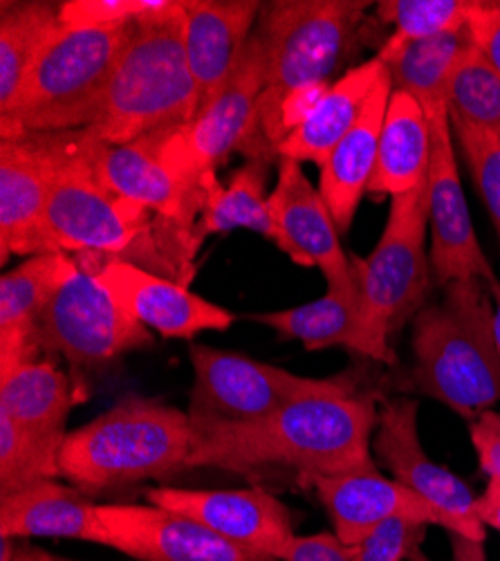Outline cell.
<instances>
[{
	"label": "cell",
	"instance_id": "6da1fadb",
	"mask_svg": "<svg viewBox=\"0 0 500 561\" xmlns=\"http://www.w3.org/2000/svg\"><path fill=\"white\" fill-rule=\"evenodd\" d=\"M382 400L375 370L352 368V378L339 391L292 402L254 425L194 434L189 467L239 474L292 470L303 485L371 470Z\"/></svg>",
	"mask_w": 500,
	"mask_h": 561
},
{
	"label": "cell",
	"instance_id": "7a4b0ae2",
	"mask_svg": "<svg viewBox=\"0 0 500 561\" xmlns=\"http://www.w3.org/2000/svg\"><path fill=\"white\" fill-rule=\"evenodd\" d=\"M53 135L57 169L45 229L55 252L121 259L189 286L200 248L196 233L108 192L90 164L85 130Z\"/></svg>",
	"mask_w": 500,
	"mask_h": 561
},
{
	"label": "cell",
	"instance_id": "3957f363",
	"mask_svg": "<svg viewBox=\"0 0 500 561\" xmlns=\"http://www.w3.org/2000/svg\"><path fill=\"white\" fill-rule=\"evenodd\" d=\"M187 0L135 21L126 50L88 117L85 133L106 145L191 124L200 113L187 59Z\"/></svg>",
	"mask_w": 500,
	"mask_h": 561
},
{
	"label": "cell",
	"instance_id": "277c9868",
	"mask_svg": "<svg viewBox=\"0 0 500 561\" xmlns=\"http://www.w3.org/2000/svg\"><path fill=\"white\" fill-rule=\"evenodd\" d=\"M411 321L414 366L395 389L427 396L472 420L500 407V353L491 293L480 278L453 280Z\"/></svg>",
	"mask_w": 500,
	"mask_h": 561
},
{
	"label": "cell",
	"instance_id": "5b68a950",
	"mask_svg": "<svg viewBox=\"0 0 500 561\" xmlns=\"http://www.w3.org/2000/svg\"><path fill=\"white\" fill-rule=\"evenodd\" d=\"M191 451L189 413L160 400L128 396L88 425L68 432L59 470L81 492L100 494L189 470Z\"/></svg>",
	"mask_w": 500,
	"mask_h": 561
},
{
	"label": "cell",
	"instance_id": "8992f818",
	"mask_svg": "<svg viewBox=\"0 0 500 561\" xmlns=\"http://www.w3.org/2000/svg\"><path fill=\"white\" fill-rule=\"evenodd\" d=\"M373 3L354 0H271L263 3L256 38L265 55V92L256 115V147L252 158H269L277 151L267 135L290 92L333 83L330 77L367 41V12Z\"/></svg>",
	"mask_w": 500,
	"mask_h": 561
},
{
	"label": "cell",
	"instance_id": "52a82bcc",
	"mask_svg": "<svg viewBox=\"0 0 500 561\" xmlns=\"http://www.w3.org/2000/svg\"><path fill=\"white\" fill-rule=\"evenodd\" d=\"M132 23L66 30L55 36L10 108L0 111L3 139L30 133L83 130L121 53Z\"/></svg>",
	"mask_w": 500,
	"mask_h": 561
},
{
	"label": "cell",
	"instance_id": "ba28073f",
	"mask_svg": "<svg viewBox=\"0 0 500 561\" xmlns=\"http://www.w3.org/2000/svg\"><path fill=\"white\" fill-rule=\"evenodd\" d=\"M429 227V178L418 190L391 198L388 218L375 250L367 256H350L361 290L363 321L377 348L380 362L395 368L391 346L408 321L427 306L435 284L427 252Z\"/></svg>",
	"mask_w": 500,
	"mask_h": 561
},
{
	"label": "cell",
	"instance_id": "9c48e42d",
	"mask_svg": "<svg viewBox=\"0 0 500 561\" xmlns=\"http://www.w3.org/2000/svg\"><path fill=\"white\" fill-rule=\"evenodd\" d=\"M189 357L194 387L187 413L194 434L260 423L292 402L339 391L352 378V370L319 380L303 378L275 364L205 344H194Z\"/></svg>",
	"mask_w": 500,
	"mask_h": 561
},
{
	"label": "cell",
	"instance_id": "30bf717a",
	"mask_svg": "<svg viewBox=\"0 0 500 561\" xmlns=\"http://www.w3.org/2000/svg\"><path fill=\"white\" fill-rule=\"evenodd\" d=\"M34 344L63 355L77 368H102L126 353L149 348L153 333L79 267L36 319Z\"/></svg>",
	"mask_w": 500,
	"mask_h": 561
},
{
	"label": "cell",
	"instance_id": "8fae6325",
	"mask_svg": "<svg viewBox=\"0 0 500 561\" xmlns=\"http://www.w3.org/2000/svg\"><path fill=\"white\" fill-rule=\"evenodd\" d=\"M265 81L263 45L252 32L218 95L191 124L166 133L162 142L164 162L182 178L205 182V175L216 173L234 151H245L252 158Z\"/></svg>",
	"mask_w": 500,
	"mask_h": 561
},
{
	"label": "cell",
	"instance_id": "7c38bea8",
	"mask_svg": "<svg viewBox=\"0 0 500 561\" xmlns=\"http://www.w3.org/2000/svg\"><path fill=\"white\" fill-rule=\"evenodd\" d=\"M420 404L408 396L384 398L373 436V456L391 472V479L425 499L449 535L485 543L487 528L478 519L472 488L435 462L418 434Z\"/></svg>",
	"mask_w": 500,
	"mask_h": 561
},
{
	"label": "cell",
	"instance_id": "4fadbf2b",
	"mask_svg": "<svg viewBox=\"0 0 500 561\" xmlns=\"http://www.w3.org/2000/svg\"><path fill=\"white\" fill-rule=\"evenodd\" d=\"M427 119L433 135L429 167V256L435 286L446 288L453 280L480 278L491 297H496L500 293V280L496 278L472 225L449 108L431 113Z\"/></svg>",
	"mask_w": 500,
	"mask_h": 561
},
{
	"label": "cell",
	"instance_id": "5bb4252c",
	"mask_svg": "<svg viewBox=\"0 0 500 561\" xmlns=\"http://www.w3.org/2000/svg\"><path fill=\"white\" fill-rule=\"evenodd\" d=\"M74 261L93 274L126 312L160 337L194 340L209 331H230L236 323L232 310L135 263L100 254H81Z\"/></svg>",
	"mask_w": 500,
	"mask_h": 561
},
{
	"label": "cell",
	"instance_id": "9a60e30c",
	"mask_svg": "<svg viewBox=\"0 0 500 561\" xmlns=\"http://www.w3.org/2000/svg\"><path fill=\"white\" fill-rule=\"evenodd\" d=\"M168 130L128 145H106L90 135V164L97 180L115 196L196 233L211 173L205 175V182L175 173L162 156V142Z\"/></svg>",
	"mask_w": 500,
	"mask_h": 561
},
{
	"label": "cell",
	"instance_id": "2e32d148",
	"mask_svg": "<svg viewBox=\"0 0 500 561\" xmlns=\"http://www.w3.org/2000/svg\"><path fill=\"white\" fill-rule=\"evenodd\" d=\"M57 169L53 133H30L0 142V261L55 252L45 209Z\"/></svg>",
	"mask_w": 500,
	"mask_h": 561
},
{
	"label": "cell",
	"instance_id": "e0dca14e",
	"mask_svg": "<svg viewBox=\"0 0 500 561\" xmlns=\"http://www.w3.org/2000/svg\"><path fill=\"white\" fill-rule=\"evenodd\" d=\"M151 505L189 517L218 537L245 550L279 559L294 537V522L286 503L260 488L243 490H179L147 492Z\"/></svg>",
	"mask_w": 500,
	"mask_h": 561
},
{
	"label": "cell",
	"instance_id": "ac0fdd59",
	"mask_svg": "<svg viewBox=\"0 0 500 561\" xmlns=\"http://www.w3.org/2000/svg\"><path fill=\"white\" fill-rule=\"evenodd\" d=\"M108 548L138 561H279L158 505H100Z\"/></svg>",
	"mask_w": 500,
	"mask_h": 561
},
{
	"label": "cell",
	"instance_id": "d6986e66",
	"mask_svg": "<svg viewBox=\"0 0 500 561\" xmlns=\"http://www.w3.org/2000/svg\"><path fill=\"white\" fill-rule=\"evenodd\" d=\"M269 211L283 237V254L296 265L319 267L328 288L350 290L357 286V272L341 248L333 211L299 162L281 158L279 178L269 194Z\"/></svg>",
	"mask_w": 500,
	"mask_h": 561
},
{
	"label": "cell",
	"instance_id": "ffe728a7",
	"mask_svg": "<svg viewBox=\"0 0 500 561\" xmlns=\"http://www.w3.org/2000/svg\"><path fill=\"white\" fill-rule=\"evenodd\" d=\"M307 488L319 496L335 535L348 546H357L388 519H411L442 528L440 514L425 499L395 479H386L377 465L361 472L312 479Z\"/></svg>",
	"mask_w": 500,
	"mask_h": 561
},
{
	"label": "cell",
	"instance_id": "44dd1931",
	"mask_svg": "<svg viewBox=\"0 0 500 561\" xmlns=\"http://www.w3.org/2000/svg\"><path fill=\"white\" fill-rule=\"evenodd\" d=\"M260 0H187V59L198 83L200 111L230 79L252 36Z\"/></svg>",
	"mask_w": 500,
	"mask_h": 561
},
{
	"label": "cell",
	"instance_id": "7402d4cb",
	"mask_svg": "<svg viewBox=\"0 0 500 561\" xmlns=\"http://www.w3.org/2000/svg\"><path fill=\"white\" fill-rule=\"evenodd\" d=\"M79 270L63 252L30 256L0 278V370L38 357L34 325L55 293Z\"/></svg>",
	"mask_w": 500,
	"mask_h": 561
},
{
	"label": "cell",
	"instance_id": "603a6c76",
	"mask_svg": "<svg viewBox=\"0 0 500 561\" xmlns=\"http://www.w3.org/2000/svg\"><path fill=\"white\" fill-rule=\"evenodd\" d=\"M0 537H59L108 548L100 505L79 488L55 479L0 496Z\"/></svg>",
	"mask_w": 500,
	"mask_h": 561
},
{
	"label": "cell",
	"instance_id": "cb8c5ba5",
	"mask_svg": "<svg viewBox=\"0 0 500 561\" xmlns=\"http://www.w3.org/2000/svg\"><path fill=\"white\" fill-rule=\"evenodd\" d=\"M391 92L393 88L384 70L357 124L319 167V192L333 211L339 233H346L350 229L359 203L371 186L377 167L380 133Z\"/></svg>",
	"mask_w": 500,
	"mask_h": 561
},
{
	"label": "cell",
	"instance_id": "d4e9b609",
	"mask_svg": "<svg viewBox=\"0 0 500 561\" xmlns=\"http://www.w3.org/2000/svg\"><path fill=\"white\" fill-rule=\"evenodd\" d=\"M252 319L267 325L269 331H275L283 340L301 342L307 351L346 348L382 364L377 348L369 337L367 321H363L359 278L357 286L350 290L328 288L322 299L301 304L296 308L258 312L252 314Z\"/></svg>",
	"mask_w": 500,
	"mask_h": 561
},
{
	"label": "cell",
	"instance_id": "484cf974",
	"mask_svg": "<svg viewBox=\"0 0 500 561\" xmlns=\"http://www.w3.org/2000/svg\"><path fill=\"white\" fill-rule=\"evenodd\" d=\"M382 75L384 66L377 61V57L344 72L330 83L328 92L310 113V117L283 139L277 156L299 164L312 162L322 167L333 149L357 124Z\"/></svg>",
	"mask_w": 500,
	"mask_h": 561
},
{
	"label": "cell",
	"instance_id": "4316f807",
	"mask_svg": "<svg viewBox=\"0 0 500 561\" xmlns=\"http://www.w3.org/2000/svg\"><path fill=\"white\" fill-rule=\"evenodd\" d=\"M433 151L431 124L418 100L393 90L380 133L377 167L369 192L373 196H402L418 190L429 178Z\"/></svg>",
	"mask_w": 500,
	"mask_h": 561
},
{
	"label": "cell",
	"instance_id": "83f0119b",
	"mask_svg": "<svg viewBox=\"0 0 500 561\" xmlns=\"http://www.w3.org/2000/svg\"><path fill=\"white\" fill-rule=\"evenodd\" d=\"M74 404L70 378L50 359L36 357L0 370V413L32 434L63 440Z\"/></svg>",
	"mask_w": 500,
	"mask_h": 561
},
{
	"label": "cell",
	"instance_id": "f1b7e54d",
	"mask_svg": "<svg viewBox=\"0 0 500 561\" xmlns=\"http://www.w3.org/2000/svg\"><path fill=\"white\" fill-rule=\"evenodd\" d=\"M267 173L269 158H249L232 173L226 184H220L216 173L209 175L207 201L196 222V239L200 245L209 233L249 229L269 239L283 252L286 243L269 211V194H265Z\"/></svg>",
	"mask_w": 500,
	"mask_h": 561
},
{
	"label": "cell",
	"instance_id": "f546056e",
	"mask_svg": "<svg viewBox=\"0 0 500 561\" xmlns=\"http://www.w3.org/2000/svg\"><path fill=\"white\" fill-rule=\"evenodd\" d=\"M472 38L467 30L442 34L404 45L391 57L377 59L393 90L406 92L420 102L427 115L449 108V81L469 50Z\"/></svg>",
	"mask_w": 500,
	"mask_h": 561
},
{
	"label": "cell",
	"instance_id": "4dcf8cb0",
	"mask_svg": "<svg viewBox=\"0 0 500 561\" xmlns=\"http://www.w3.org/2000/svg\"><path fill=\"white\" fill-rule=\"evenodd\" d=\"M61 3H0V111L10 108L61 32Z\"/></svg>",
	"mask_w": 500,
	"mask_h": 561
},
{
	"label": "cell",
	"instance_id": "1f68e13d",
	"mask_svg": "<svg viewBox=\"0 0 500 561\" xmlns=\"http://www.w3.org/2000/svg\"><path fill=\"white\" fill-rule=\"evenodd\" d=\"M478 0H382L375 3V21L393 25L391 36L380 45L377 59L391 57L404 45L442 34L467 30Z\"/></svg>",
	"mask_w": 500,
	"mask_h": 561
},
{
	"label": "cell",
	"instance_id": "d6a6232c",
	"mask_svg": "<svg viewBox=\"0 0 500 561\" xmlns=\"http://www.w3.org/2000/svg\"><path fill=\"white\" fill-rule=\"evenodd\" d=\"M63 440L32 434L10 415L0 413V496L61 477L59 454Z\"/></svg>",
	"mask_w": 500,
	"mask_h": 561
},
{
	"label": "cell",
	"instance_id": "836d02e7",
	"mask_svg": "<svg viewBox=\"0 0 500 561\" xmlns=\"http://www.w3.org/2000/svg\"><path fill=\"white\" fill-rule=\"evenodd\" d=\"M449 115L500 139V77L472 43L446 90Z\"/></svg>",
	"mask_w": 500,
	"mask_h": 561
},
{
	"label": "cell",
	"instance_id": "e575fe53",
	"mask_svg": "<svg viewBox=\"0 0 500 561\" xmlns=\"http://www.w3.org/2000/svg\"><path fill=\"white\" fill-rule=\"evenodd\" d=\"M451 128L500 241V139L456 117H451Z\"/></svg>",
	"mask_w": 500,
	"mask_h": 561
},
{
	"label": "cell",
	"instance_id": "d590c367",
	"mask_svg": "<svg viewBox=\"0 0 500 561\" xmlns=\"http://www.w3.org/2000/svg\"><path fill=\"white\" fill-rule=\"evenodd\" d=\"M173 0H66L59 19L66 30H97L138 21L166 10Z\"/></svg>",
	"mask_w": 500,
	"mask_h": 561
},
{
	"label": "cell",
	"instance_id": "8d00e7d4",
	"mask_svg": "<svg viewBox=\"0 0 500 561\" xmlns=\"http://www.w3.org/2000/svg\"><path fill=\"white\" fill-rule=\"evenodd\" d=\"M427 530V524L388 519L354 546V561H414Z\"/></svg>",
	"mask_w": 500,
	"mask_h": 561
},
{
	"label": "cell",
	"instance_id": "74e56055",
	"mask_svg": "<svg viewBox=\"0 0 500 561\" xmlns=\"http://www.w3.org/2000/svg\"><path fill=\"white\" fill-rule=\"evenodd\" d=\"M467 34L500 77V0H478L467 23Z\"/></svg>",
	"mask_w": 500,
	"mask_h": 561
},
{
	"label": "cell",
	"instance_id": "f35d334b",
	"mask_svg": "<svg viewBox=\"0 0 500 561\" xmlns=\"http://www.w3.org/2000/svg\"><path fill=\"white\" fill-rule=\"evenodd\" d=\"M279 561H354V546L344 543L335 533L294 535L281 550Z\"/></svg>",
	"mask_w": 500,
	"mask_h": 561
},
{
	"label": "cell",
	"instance_id": "ab89813d",
	"mask_svg": "<svg viewBox=\"0 0 500 561\" xmlns=\"http://www.w3.org/2000/svg\"><path fill=\"white\" fill-rule=\"evenodd\" d=\"M476 512L485 528L500 533V481L487 479L480 496H476Z\"/></svg>",
	"mask_w": 500,
	"mask_h": 561
},
{
	"label": "cell",
	"instance_id": "60d3db41",
	"mask_svg": "<svg viewBox=\"0 0 500 561\" xmlns=\"http://www.w3.org/2000/svg\"><path fill=\"white\" fill-rule=\"evenodd\" d=\"M0 561H66V559L45 550L21 546L16 543V539L0 537Z\"/></svg>",
	"mask_w": 500,
	"mask_h": 561
},
{
	"label": "cell",
	"instance_id": "b9f144b4",
	"mask_svg": "<svg viewBox=\"0 0 500 561\" xmlns=\"http://www.w3.org/2000/svg\"><path fill=\"white\" fill-rule=\"evenodd\" d=\"M451 543H453V561H487L485 548L478 541L451 535Z\"/></svg>",
	"mask_w": 500,
	"mask_h": 561
},
{
	"label": "cell",
	"instance_id": "7bdbcfd3",
	"mask_svg": "<svg viewBox=\"0 0 500 561\" xmlns=\"http://www.w3.org/2000/svg\"><path fill=\"white\" fill-rule=\"evenodd\" d=\"M493 299H496V308H493V337H496V346H498V353H500V293Z\"/></svg>",
	"mask_w": 500,
	"mask_h": 561
}]
</instances>
